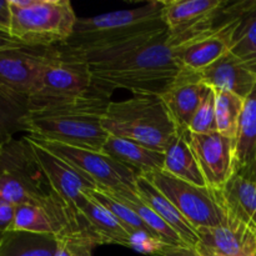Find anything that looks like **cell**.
<instances>
[{
  "instance_id": "6",
  "label": "cell",
  "mask_w": 256,
  "mask_h": 256,
  "mask_svg": "<svg viewBox=\"0 0 256 256\" xmlns=\"http://www.w3.org/2000/svg\"><path fill=\"white\" fill-rule=\"evenodd\" d=\"M55 199L26 138L5 140L0 150V204L45 205Z\"/></svg>"
},
{
  "instance_id": "16",
  "label": "cell",
  "mask_w": 256,
  "mask_h": 256,
  "mask_svg": "<svg viewBox=\"0 0 256 256\" xmlns=\"http://www.w3.org/2000/svg\"><path fill=\"white\" fill-rule=\"evenodd\" d=\"M229 2L225 0H162V20L172 32L219 22Z\"/></svg>"
},
{
  "instance_id": "23",
  "label": "cell",
  "mask_w": 256,
  "mask_h": 256,
  "mask_svg": "<svg viewBox=\"0 0 256 256\" xmlns=\"http://www.w3.org/2000/svg\"><path fill=\"white\" fill-rule=\"evenodd\" d=\"M228 209L242 222L256 230V182L240 174H232L220 189Z\"/></svg>"
},
{
  "instance_id": "20",
  "label": "cell",
  "mask_w": 256,
  "mask_h": 256,
  "mask_svg": "<svg viewBox=\"0 0 256 256\" xmlns=\"http://www.w3.org/2000/svg\"><path fill=\"white\" fill-rule=\"evenodd\" d=\"M102 152L114 158L138 175H146L164 169V152L149 149L144 145L114 135L108 136Z\"/></svg>"
},
{
  "instance_id": "10",
  "label": "cell",
  "mask_w": 256,
  "mask_h": 256,
  "mask_svg": "<svg viewBox=\"0 0 256 256\" xmlns=\"http://www.w3.org/2000/svg\"><path fill=\"white\" fill-rule=\"evenodd\" d=\"M32 139L45 149L54 152L70 165L86 174L98 185V189L116 190L120 188H130V189L136 188L139 175L102 152L80 149V148H74L60 142H45L35 138Z\"/></svg>"
},
{
  "instance_id": "21",
  "label": "cell",
  "mask_w": 256,
  "mask_h": 256,
  "mask_svg": "<svg viewBox=\"0 0 256 256\" xmlns=\"http://www.w3.org/2000/svg\"><path fill=\"white\" fill-rule=\"evenodd\" d=\"M239 20L229 52L256 76V2H238Z\"/></svg>"
},
{
  "instance_id": "24",
  "label": "cell",
  "mask_w": 256,
  "mask_h": 256,
  "mask_svg": "<svg viewBox=\"0 0 256 256\" xmlns=\"http://www.w3.org/2000/svg\"><path fill=\"white\" fill-rule=\"evenodd\" d=\"M58 236L26 232H4L0 236V256H55Z\"/></svg>"
},
{
  "instance_id": "5",
  "label": "cell",
  "mask_w": 256,
  "mask_h": 256,
  "mask_svg": "<svg viewBox=\"0 0 256 256\" xmlns=\"http://www.w3.org/2000/svg\"><path fill=\"white\" fill-rule=\"evenodd\" d=\"M10 38L26 48L64 45L74 34L78 18L69 0H9Z\"/></svg>"
},
{
  "instance_id": "3",
  "label": "cell",
  "mask_w": 256,
  "mask_h": 256,
  "mask_svg": "<svg viewBox=\"0 0 256 256\" xmlns=\"http://www.w3.org/2000/svg\"><path fill=\"white\" fill-rule=\"evenodd\" d=\"M109 135L132 140L165 152L180 132L162 95L138 92L130 99L110 102L102 115Z\"/></svg>"
},
{
  "instance_id": "29",
  "label": "cell",
  "mask_w": 256,
  "mask_h": 256,
  "mask_svg": "<svg viewBox=\"0 0 256 256\" xmlns=\"http://www.w3.org/2000/svg\"><path fill=\"white\" fill-rule=\"evenodd\" d=\"M189 132L192 134H210L218 132L216 116H215V95L214 89L210 90L198 112H195Z\"/></svg>"
},
{
  "instance_id": "8",
  "label": "cell",
  "mask_w": 256,
  "mask_h": 256,
  "mask_svg": "<svg viewBox=\"0 0 256 256\" xmlns=\"http://www.w3.org/2000/svg\"><path fill=\"white\" fill-rule=\"evenodd\" d=\"M142 176L175 205L195 230L219 226L226 220V210L220 190L196 186L164 170H156Z\"/></svg>"
},
{
  "instance_id": "22",
  "label": "cell",
  "mask_w": 256,
  "mask_h": 256,
  "mask_svg": "<svg viewBox=\"0 0 256 256\" xmlns=\"http://www.w3.org/2000/svg\"><path fill=\"white\" fill-rule=\"evenodd\" d=\"M189 132H180L174 142L165 150L164 172L196 186H208L196 156L189 142Z\"/></svg>"
},
{
  "instance_id": "31",
  "label": "cell",
  "mask_w": 256,
  "mask_h": 256,
  "mask_svg": "<svg viewBox=\"0 0 256 256\" xmlns=\"http://www.w3.org/2000/svg\"><path fill=\"white\" fill-rule=\"evenodd\" d=\"M165 244L166 242H162L159 238H155L146 232H136V234L130 235L128 248L140 252V254L158 256Z\"/></svg>"
},
{
  "instance_id": "34",
  "label": "cell",
  "mask_w": 256,
  "mask_h": 256,
  "mask_svg": "<svg viewBox=\"0 0 256 256\" xmlns=\"http://www.w3.org/2000/svg\"><path fill=\"white\" fill-rule=\"evenodd\" d=\"M16 208L9 204H0V230L6 232L14 219Z\"/></svg>"
},
{
  "instance_id": "32",
  "label": "cell",
  "mask_w": 256,
  "mask_h": 256,
  "mask_svg": "<svg viewBox=\"0 0 256 256\" xmlns=\"http://www.w3.org/2000/svg\"><path fill=\"white\" fill-rule=\"evenodd\" d=\"M158 256H212L202 250L199 245H170L165 244Z\"/></svg>"
},
{
  "instance_id": "18",
  "label": "cell",
  "mask_w": 256,
  "mask_h": 256,
  "mask_svg": "<svg viewBox=\"0 0 256 256\" xmlns=\"http://www.w3.org/2000/svg\"><path fill=\"white\" fill-rule=\"evenodd\" d=\"M196 72L200 82L215 90H225L246 99L256 86V76L230 52Z\"/></svg>"
},
{
  "instance_id": "2",
  "label": "cell",
  "mask_w": 256,
  "mask_h": 256,
  "mask_svg": "<svg viewBox=\"0 0 256 256\" xmlns=\"http://www.w3.org/2000/svg\"><path fill=\"white\" fill-rule=\"evenodd\" d=\"M109 98L108 92L95 86L82 99L29 110L24 132L35 139L102 152L109 136L102 126Z\"/></svg>"
},
{
  "instance_id": "26",
  "label": "cell",
  "mask_w": 256,
  "mask_h": 256,
  "mask_svg": "<svg viewBox=\"0 0 256 256\" xmlns=\"http://www.w3.org/2000/svg\"><path fill=\"white\" fill-rule=\"evenodd\" d=\"M214 95L218 132L235 142L245 99L225 90L214 89Z\"/></svg>"
},
{
  "instance_id": "25",
  "label": "cell",
  "mask_w": 256,
  "mask_h": 256,
  "mask_svg": "<svg viewBox=\"0 0 256 256\" xmlns=\"http://www.w3.org/2000/svg\"><path fill=\"white\" fill-rule=\"evenodd\" d=\"M105 192H108L112 196L116 198L118 200L124 202L126 206H129L144 222V224L152 230L155 236L170 245H185L184 242L180 239L179 235L166 222H162V218L138 195L135 189L120 188V189L116 190H105Z\"/></svg>"
},
{
  "instance_id": "30",
  "label": "cell",
  "mask_w": 256,
  "mask_h": 256,
  "mask_svg": "<svg viewBox=\"0 0 256 256\" xmlns=\"http://www.w3.org/2000/svg\"><path fill=\"white\" fill-rule=\"evenodd\" d=\"M96 246L92 242L78 232H68L58 236V250L55 256H92Z\"/></svg>"
},
{
  "instance_id": "14",
  "label": "cell",
  "mask_w": 256,
  "mask_h": 256,
  "mask_svg": "<svg viewBox=\"0 0 256 256\" xmlns=\"http://www.w3.org/2000/svg\"><path fill=\"white\" fill-rule=\"evenodd\" d=\"M225 210L226 220L224 224L196 230L198 245L212 256H236L256 248V230L235 216L226 205Z\"/></svg>"
},
{
  "instance_id": "36",
  "label": "cell",
  "mask_w": 256,
  "mask_h": 256,
  "mask_svg": "<svg viewBox=\"0 0 256 256\" xmlns=\"http://www.w3.org/2000/svg\"><path fill=\"white\" fill-rule=\"evenodd\" d=\"M2 142H0V150H2Z\"/></svg>"
},
{
  "instance_id": "4",
  "label": "cell",
  "mask_w": 256,
  "mask_h": 256,
  "mask_svg": "<svg viewBox=\"0 0 256 256\" xmlns=\"http://www.w3.org/2000/svg\"><path fill=\"white\" fill-rule=\"evenodd\" d=\"M162 0L132 10L78 18L72 36L62 46L72 52H90L132 42L138 38L165 32Z\"/></svg>"
},
{
  "instance_id": "35",
  "label": "cell",
  "mask_w": 256,
  "mask_h": 256,
  "mask_svg": "<svg viewBox=\"0 0 256 256\" xmlns=\"http://www.w3.org/2000/svg\"><path fill=\"white\" fill-rule=\"evenodd\" d=\"M24 45H22L20 42H15L12 38L4 36V35H0V52L2 50H9V49H18V48H22Z\"/></svg>"
},
{
  "instance_id": "13",
  "label": "cell",
  "mask_w": 256,
  "mask_h": 256,
  "mask_svg": "<svg viewBox=\"0 0 256 256\" xmlns=\"http://www.w3.org/2000/svg\"><path fill=\"white\" fill-rule=\"evenodd\" d=\"M95 245L116 244L129 245L130 235L114 215L100 204L90 192H85L76 206L75 232Z\"/></svg>"
},
{
  "instance_id": "7",
  "label": "cell",
  "mask_w": 256,
  "mask_h": 256,
  "mask_svg": "<svg viewBox=\"0 0 256 256\" xmlns=\"http://www.w3.org/2000/svg\"><path fill=\"white\" fill-rule=\"evenodd\" d=\"M94 89L92 72L82 59L60 46L49 48L39 85L28 102V108L32 110L82 99Z\"/></svg>"
},
{
  "instance_id": "12",
  "label": "cell",
  "mask_w": 256,
  "mask_h": 256,
  "mask_svg": "<svg viewBox=\"0 0 256 256\" xmlns=\"http://www.w3.org/2000/svg\"><path fill=\"white\" fill-rule=\"evenodd\" d=\"M189 142L208 186L222 189L232 175L234 140L218 132L210 134L189 132Z\"/></svg>"
},
{
  "instance_id": "19",
  "label": "cell",
  "mask_w": 256,
  "mask_h": 256,
  "mask_svg": "<svg viewBox=\"0 0 256 256\" xmlns=\"http://www.w3.org/2000/svg\"><path fill=\"white\" fill-rule=\"evenodd\" d=\"M135 192L162 218V222H166L179 235L185 245H189V246L198 245L199 238H198L196 230L182 216L175 205L142 175L138 176Z\"/></svg>"
},
{
  "instance_id": "27",
  "label": "cell",
  "mask_w": 256,
  "mask_h": 256,
  "mask_svg": "<svg viewBox=\"0 0 256 256\" xmlns=\"http://www.w3.org/2000/svg\"><path fill=\"white\" fill-rule=\"evenodd\" d=\"M90 194L114 215L115 219L129 232V235L136 234V232H146V234L155 236L152 230L144 224V222L129 206H126L124 202L118 200L112 194H109V192L102 189H96L90 192Z\"/></svg>"
},
{
  "instance_id": "28",
  "label": "cell",
  "mask_w": 256,
  "mask_h": 256,
  "mask_svg": "<svg viewBox=\"0 0 256 256\" xmlns=\"http://www.w3.org/2000/svg\"><path fill=\"white\" fill-rule=\"evenodd\" d=\"M28 104L0 94V142L9 140L15 132H24Z\"/></svg>"
},
{
  "instance_id": "11",
  "label": "cell",
  "mask_w": 256,
  "mask_h": 256,
  "mask_svg": "<svg viewBox=\"0 0 256 256\" xmlns=\"http://www.w3.org/2000/svg\"><path fill=\"white\" fill-rule=\"evenodd\" d=\"M49 48H18L0 52V94L29 102L46 64ZM29 109V108H28Z\"/></svg>"
},
{
  "instance_id": "37",
  "label": "cell",
  "mask_w": 256,
  "mask_h": 256,
  "mask_svg": "<svg viewBox=\"0 0 256 256\" xmlns=\"http://www.w3.org/2000/svg\"><path fill=\"white\" fill-rule=\"evenodd\" d=\"M2 232H2V230H0V236H2Z\"/></svg>"
},
{
  "instance_id": "9",
  "label": "cell",
  "mask_w": 256,
  "mask_h": 256,
  "mask_svg": "<svg viewBox=\"0 0 256 256\" xmlns=\"http://www.w3.org/2000/svg\"><path fill=\"white\" fill-rule=\"evenodd\" d=\"M25 138L32 146L35 159L46 178L52 194H55V196L62 202L69 215L72 225L70 232H75L78 202L85 192L96 190L98 185L86 174L70 165L54 152L45 149L32 136L28 135Z\"/></svg>"
},
{
  "instance_id": "15",
  "label": "cell",
  "mask_w": 256,
  "mask_h": 256,
  "mask_svg": "<svg viewBox=\"0 0 256 256\" xmlns=\"http://www.w3.org/2000/svg\"><path fill=\"white\" fill-rule=\"evenodd\" d=\"M212 88L200 82L196 72L182 69L174 82L162 95L179 132H189L190 122Z\"/></svg>"
},
{
  "instance_id": "33",
  "label": "cell",
  "mask_w": 256,
  "mask_h": 256,
  "mask_svg": "<svg viewBox=\"0 0 256 256\" xmlns=\"http://www.w3.org/2000/svg\"><path fill=\"white\" fill-rule=\"evenodd\" d=\"M12 29V9L9 0H0V35L10 38Z\"/></svg>"
},
{
  "instance_id": "1",
  "label": "cell",
  "mask_w": 256,
  "mask_h": 256,
  "mask_svg": "<svg viewBox=\"0 0 256 256\" xmlns=\"http://www.w3.org/2000/svg\"><path fill=\"white\" fill-rule=\"evenodd\" d=\"M219 22L179 32L165 30L125 44L90 52L60 48L82 59L89 66L95 86L109 95L118 88L130 90L132 94L160 95L184 69L178 59L180 50L214 29Z\"/></svg>"
},
{
  "instance_id": "17",
  "label": "cell",
  "mask_w": 256,
  "mask_h": 256,
  "mask_svg": "<svg viewBox=\"0 0 256 256\" xmlns=\"http://www.w3.org/2000/svg\"><path fill=\"white\" fill-rule=\"evenodd\" d=\"M70 219L59 199L45 205L16 206L12 225L6 232H26L60 236L70 232Z\"/></svg>"
}]
</instances>
